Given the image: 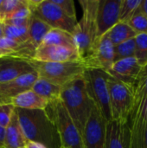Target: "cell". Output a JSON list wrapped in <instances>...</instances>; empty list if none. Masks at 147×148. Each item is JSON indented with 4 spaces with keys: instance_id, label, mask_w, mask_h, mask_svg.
<instances>
[{
    "instance_id": "1",
    "label": "cell",
    "mask_w": 147,
    "mask_h": 148,
    "mask_svg": "<svg viewBox=\"0 0 147 148\" xmlns=\"http://www.w3.org/2000/svg\"><path fill=\"white\" fill-rule=\"evenodd\" d=\"M15 111L26 140L40 143L47 148L62 147L56 127L45 109L15 108Z\"/></svg>"
},
{
    "instance_id": "2",
    "label": "cell",
    "mask_w": 147,
    "mask_h": 148,
    "mask_svg": "<svg viewBox=\"0 0 147 148\" xmlns=\"http://www.w3.org/2000/svg\"><path fill=\"white\" fill-rule=\"evenodd\" d=\"M60 100L74 121L81 135L94 104L89 97L83 76L62 87Z\"/></svg>"
},
{
    "instance_id": "3",
    "label": "cell",
    "mask_w": 147,
    "mask_h": 148,
    "mask_svg": "<svg viewBox=\"0 0 147 148\" xmlns=\"http://www.w3.org/2000/svg\"><path fill=\"white\" fill-rule=\"evenodd\" d=\"M82 16L77 22L72 36L81 59L90 51L98 39L97 36V9L99 0H80Z\"/></svg>"
},
{
    "instance_id": "4",
    "label": "cell",
    "mask_w": 147,
    "mask_h": 148,
    "mask_svg": "<svg viewBox=\"0 0 147 148\" xmlns=\"http://www.w3.org/2000/svg\"><path fill=\"white\" fill-rule=\"evenodd\" d=\"M40 78L49 81L60 87L83 76L87 70L81 60L66 62H42L35 60L28 61Z\"/></svg>"
},
{
    "instance_id": "5",
    "label": "cell",
    "mask_w": 147,
    "mask_h": 148,
    "mask_svg": "<svg viewBox=\"0 0 147 148\" xmlns=\"http://www.w3.org/2000/svg\"><path fill=\"white\" fill-rule=\"evenodd\" d=\"M45 111L56 127L62 147L83 148L81 135L60 99L49 102Z\"/></svg>"
},
{
    "instance_id": "6",
    "label": "cell",
    "mask_w": 147,
    "mask_h": 148,
    "mask_svg": "<svg viewBox=\"0 0 147 148\" xmlns=\"http://www.w3.org/2000/svg\"><path fill=\"white\" fill-rule=\"evenodd\" d=\"M88 94L103 118L108 122L112 121L108 78L109 75L101 69H87L83 74Z\"/></svg>"
},
{
    "instance_id": "7",
    "label": "cell",
    "mask_w": 147,
    "mask_h": 148,
    "mask_svg": "<svg viewBox=\"0 0 147 148\" xmlns=\"http://www.w3.org/2000/svg\"><path fill=\"white\" fill-rule=\"evenodd\" d=\"M108 91L112 121L129 123L133 107V86L118 81L109 75Z\"/></svg>"
},
{
    "instance_id": "8",
    "label": "cell",
    "mask_w": 147,
    "mask_h": 148,
    "mask_svg": "<svg viewBox=\"0 0 147 148\" xmlns=\"http://www.w3.org/2000/svg\"><path fill=\"white\" fill-rule=\"evenodd\" d=\"M32 14L50 28L62 29L71 34L77 23L76 20L68 16L52 0H41L32 10Z\"/></svg>"
},
{
    "instance_id": "9",
    "label": "cell",
    "mask_w": 147,
    "mask_h": 148,
    "mask_svg": "<svg viewBox=\"0 0 147 148\" xmlns=\"http://www.w3.org/2000/svg\"><path fill=\"white\" fill-rule=\"evenodd\" d=\"M87 69L107 71L114 62V46L107 34L96 40L88 54L81 59Z\"/></svg>"
},
{
    "instance_id": "10",
    "label": "cell",
    "mask_w": 147,
    "mask_h": 148,
    "mask_svg": "<svg viewBox=\"0 0 147 148\" xmlns=\"http://www.w3.org/2000/svg\"><path fill=\"white\" fill-rule=\"evenodd\" d=\"M52 28H50L42 20L32 16L29 25L28 40L21 44H18V47L11 57L24 61L32 60L34 58L36 50L41 45L46 34Z\"/></svg>"
},
{
    "instance_id": "11",
    "label": "cell",
    "mask_w": 147,
    "mask_h": 148,
    "mask_svg": "<svg viewBox=\"0 0 147 148\" xmlns=\"http://www.w3.org/2000/svg\"><path fill=\"white\" fill-rule=\"evenodd\" d=\"M107 123L94 106L81 134L83 148H106Z\"/></svg>"
},
{
    "instance_id": "12",
    "label": "cell",
    "mask_w": 147,
    "mask_h": 148,
    "mask_svg": "<svg viewBox=\"0 0 147 148\" xmlns=\"http://www.w3.org/2000/svg\"><path fill=\"white\" fill-rule=\"evenodd\" d=\"M122 0H99L97 9V36L105 35L120 22Z\"/></svg>"
},
{
    "instance_id": "13",
    "label": "cell",
    "mask_w": 147,
    "mask_h": 148,
    "mask_svg": "<svg viewBox=\"0 0 147 148\" xmlns=\"http://www.w3.org/2000/svg\"><path fill=\"white\" fill-rule=\"evenodd\" d=\"M32 60L42 62H66L79 61L81 59L76 49L57 45L41 44L36 50Z\"/></svg>"
},
{
    "instance_id": "14",
    "label": "cell",
    "mask_w": 147,
    "mask_h": 148,
    "mask_svg": "<svg viewBox=\"0 0 147 148\" xmlns=\"http://www.w3.org/2000/svg\"><path fill=\"white\" fill-rule=\"evenodd\" d=\"M38 78V74L34 71L21 75L10 82L0 84V104L10 103V101L16 96L30 90Z\"/></svg>"
},
{
    "instance_id": "15",
    "label": "cell",
    "mask_w": 147,
    "mask_h": 148,
    "mask_svg": "<svg viewBox=\"0 0 147 148\" xmlns=\"http://www.w3.org/2000/svg\"><path fill=\"white\" fill-rule=\"evenodd\" d=\"M142 68L135 57H129L114 62L107 73L113 78L133 86Z\"/></svg>"
},
{
    "instance_id": "16",
    "label": "cell",
    "mask_w": 147,
    "mask_h": 148,
    "mask_svg": "<svg viewBox=\"0 0 147 148\" xmlns=\"http://www.w3.org/2000/svg\"><path fill=\"white\" fill-rule=\"evenodd\" d=\"M106 148H130L129 123L116 121L107 123Z\"/></svg>"
},
{
    "instance_id": "17",
    "label": "cell",
    "mask_w": 147,
    "mask_h": 148,
    "mask_svg": "<svg viewBox=\"0 0 147 148\" xmlns=\"http://www.w3.org/2000/svg\"><path fill=\"white\" fill-rule=\"evenodd\" d=\"M34 71L28 61L13 57L0 58V84Z\"/></svg>"
},
{
    "instance_id": "18",
    "label": "cell",
    "mask_w": 147,
    "mask_h": 148,
    "mask_svg": "<svg viewBox=\"0 0 147 148\" xmlns=\"http://www.w3.org/2000/svg\"><path fill=\"white\" fill-rule=\"evenodd\" d=\"M26 139L19 124L18 117L14 110L11 120L5 128L3 148H21L25 146Z\"/></svg>"
},
{
    "instance_id": "19",
    "label": "cell",
    "mask_w": 147,
    "mask_h": 148,
    "mask_svg": "<svg viewBox=\"0 0 147 148\" xmlns=\"http://www.w3.org/2000/svg\"><path fill=\"white\" fill-rule=\"evenodd\" d=\"M10 104L16 108L44 110L48 107L49 101L30 89L13 98L10 101Z\"/></svg>"
},
{
    "instance_id": "20",
    "label": "cell",
    "mask_w": 147,
    "mask_h": 148,
    "mask_svg": "<svg viewBox=\"0 0 147 148\" xmlns=\"http://www.w3.org/2000/svg\"><path fill=\"white\" fill-rule=\"evenodd\" d=\"M133 107L130 117L144 106L147 99V64L143 66L136 82L133 85Z\"/></svg>"
},
{
    "instance_id": "21",
    "label": "cell",
    "mask_w": 147,
    "mask_h": 148,
    "mask_svg": "<svg viewBox=\"0 0 147 148\" xmlns=\"http://www.w3.org/2000/svg\"><path fill=\"white\" fill-rule=\"evenodd\" d=\"M41 44L57 45L70 49H76V44L72 34L58 29H51L46 34Z\"/></svg>"
},
{
    "instance_id": "22",
    "label": "cell",
    "mask_w": 147,
    "mask_h": 148,
    "mask_svg": "<svg viewBox=\"0 0 147 148\" xmlns=\"http://www.w3.org/2000/svg\"><path fill=\"white\" fill-rule=\"evenodd\" d=\"M31 90L41 97L46 99L49 102H51L60 99L62 87L39 77L33 84Z\"/></svg>"
},
{
    "instance_id": "23",
    "label": "cell",
    "mask_w": 147,
    "mask_h": 148,
    "mask_svg": "<svg viewBox=\"0 0 147 148\" xmlns=\"http://www.w3.org/2000/svg\"><path fill=\"white\" fill-rule=\"evenodd\" d=\"M106 34L113 46L120 44L132 38H135L137 36V33L128 25V23L123 22L116 23Z\"/></svg>"
},
{
    "instance_id": "24",
    "label": "cell",
    "mask_w": 147,
    "mask_h": 148,
    "mask_svg": "<svg viewBox=\"0 0 147 148\" xmlns=\"http://www.w3.org/2000/svg\"><path fill=\"white\" fill-rule=\"evenodd\" d=\"M25 3L18 8L16 10H15L12 14H10L3 23L7 25H12V26H20V27H29L31 17L33 16L31 10L29 9L26 0Z\"/></svg>"
},
{
    "instance_id": "25",
    "label": "cell",
    "mask_w": 147,
    "mask_h": 148,
    "mask_svg": "<svg viewBox=\"0 0 147 148\" xmlns=\"http://www.w3.org/2000/svg\"><path fill=\"white\" fill-rule=\"evenodd\" d=\"M3 36L16 42L18 44H21L26 42L29 38V27H20L4 24Z\"/></svg>"
},
{
    "instance_id": "26",
    "label": "cell",
    "mask_w": 147,
    "mask_h": 148,
    "mask_svg": "<svg viewBox=\"0 0 147 148\" xmlns=\"http://www.w3.org/2000/svg\"><path fill=\"white\" fill-rule=\"evenodd\" d=\"M135 51H136L135 38H132L120 44H118L114 46V62L125 58L135 57Z\"/></svg>"
},
{
    "instance_id": "27",
    "label": "cell",
    "mask_w": 147,
    "mask_h": 148,
    "mask_svg": "<svg viewBox=\"0 0 147 148\" xmlns=\"http://www.w3.org/2000/svg\"><path fill=\"white\" fill-rule=\"evenodd\" d=\"M141 3L142 0H122L120 11V22L127 23L138 10Z\"/></svg>"
},
{
    "instance_id": "28",
    "label": "cell",
    "mask_w": 147,
    "mask_h": 148,
    "mask_svg": "<svg viewBox=\"0 0 147 148\" xmlns=\"http://www.w3.org/2000/svg\"><path fill=\"white\" fill-rule=\"evenodd\" d=\"M127 23L137 35L147 34V17L141 10L140 6Z\"/></svg>"
},
{
    "instance_id": "29",
    "label": "cell",
    "mask_w": 147,
    "mask_h": 148,
    "mask_svg": "<svg viewBox=\"0 0 147 148\" xmlns=\"http://www.w3.org/2000/svg\"><path fill=\"white\" fill-rule=\"evenodd\" d=\"M135 58L142 66H145L147 64V34L137 35L135 37Z\"/></svg>"
},
{
    "instance_id": "30",
    "label": "cell",
    "mask_w": 147,
    "mask_h": 148,
    "mask_svg": "<svg viewBox=\"0 0 147 148\" xmlns=\"http://www.w3.org/2000/svg\"><path fill=\"white\" fill-rule=\"evenodd\" d=\"M25 3L24 0H3L0 5V23Z\"/></svg>"
},
{
    "instance_id": "31",
    "label": "cell",
    "mask_w": 147,
    "mask_h": 148,
    "mask_svg": "<svg viewBox=\"0 0 147 148\" xmlns=\"http://www.w3.org/2000/svg\"><path fill=\"white\" fill-rule=\"evenodd\" d=\"M18 47V43L16 42L6 38L4 36L0 38V58L4 57H11V56L15 53L16 48Z\"/></svg>"
},
{
    "instance_id": "32",
    "label": "cell",
    "mask_w": 147,
    "mask_h": 148,
    "mask_svg": "<svg viewBox=\"0 0 147 148\" xmlns=\"http://www.w3.org/2000/svg\"><path fill=\"white\" fill-rule=\"evenodd\" d=\"M14 110L15 107L10 103L0 104V127L4 129L7 127L11 120Z\"/></svg>"
},
{
    "instance_id": "33",
    "label": "cell",
    "mask_w": 147,
    "mask_h": 148,
    "mask_svg": "<svg viewBox=\"0 0 147 148\" xmlns=\"http://www.w3.org/2000/svg\"><path fill=\"white\" fill-rule=\"evenodd\" d=\"M56 5H58L61 10L70 18L76 20V11L75 7V3L73 0H52Z\"/></svg>"
},
{
    "instance_id": "34",
    "label": "cell",
    "mask_w": 147,
    "mask_h": 148,
    "mask_svg": "<svg viewBox=\"0 0 147 148\" xmlns=\"http://www.w3.org/2000/svg\"><path fill=\"white\" fill-rule=\"evenodd\" d=\"M24 147H25V148H47L46 147H44L43 145L40 144V143L29 141V140H26V143H25Z\"/></svg>"
},
{
    "instance_id": "35",
    "label": "cell",
    "mask_w": 147,
    "mask_h": 148,
    "mask_svg": "<svg viewBox=\"0 0 147 148\" xmlns=\"http://www.w3.org/2000/svg\"><path fill=\"white\" fill-rule=\"evenodd\" d=\"M140 148H147V127L145 129V132H144L142 139H141Z\"/></svg>"
},
{
    "instance_id": "36",
    "label": "cell",
    "mask_w": 147,
    "mask_h": 148,
    "mask_svg": "<svg viewBox=\"0 0 147 148\" xmlns=\"http://www.w3.org/2000/svg\"><path fill=\"white\" fill-rule=\"evenodd\" d=\"M4 133H5V129L0 127V148H3V146Z\"/></svg>"
},
{
    "instance_id": "37",
    "label": "cell",
    "mask_w": 147,
    "mask_h": 148,
    "mask_svg": "<svg viewBox=\"0 0 147 148\" xmlns=\"http://www.w3.org/2000/svg\"><path fill=\"white\" fill-rule=\"evenodd\" d=\"M140 9L147 17V0H142V3L140 4Z\"/></svg>"
},
{
    "instance_id": "38",
    "label": "cell",
    "mask_w": 147,
    "mask_h": 148,
    "mask_svg": "<svg viewBox=\"0 0 147 148\" xmlns=\"http://www.w3.org/2000/svg\"><path fill=\"white\" fill-rule=\"evenodd\" d=\"M3 27L4 24L3 23H0V38L3 36Z\"/></svg>"
},
{
    "instance_id": "39",
    "label": "cell",
    "mask_w": 147,
    "mask_h": 148,
    "mask_svg": "<svg viewBox=\"0 0 147 148\" xmlns=\"http://www.w3.org/2000/svg\"><path fill=\"white\" fill-rule=\"evenodd\" d=\"M2 2H3V0H0V5H1V3H2Z\"/></svg>"
},
{
    "instance_id": "40",
    "label": "cell",
    "mask_w": 147,
    "mask_h": 148,
    "mask_svg": "<svg viewBox=\"0 0 147 148\" xmlns=\"http://www.w3.org/2000/svg\"><path fill=\"white\" fill-rule=\"evenodd\" d=\"M21 148H25V147H21Z\"/></svg>"
},
{
    "instance_id": "41",
    "label": "cell",
    "mask_w": 147,
    "mask_h": 148,
    "mask_svg": "<svg viewBox=\"0 0 147 148\" xmlns=\"http://www.w3.org/2000/svg\"><path fill=\"white\" fill-rule=\"evenodd\" d=\"M61 148H64V147H61Z\"/></svg>"
}]
</instances>
